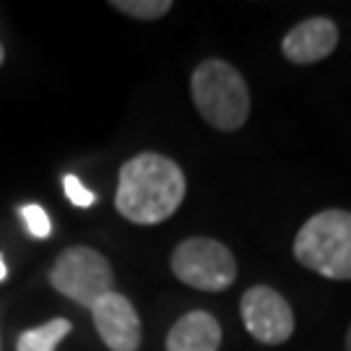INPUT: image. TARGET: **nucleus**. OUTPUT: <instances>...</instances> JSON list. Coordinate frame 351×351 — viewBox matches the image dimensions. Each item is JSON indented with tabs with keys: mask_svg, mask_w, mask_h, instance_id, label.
Returning <instances> with one entry per match:
<instances>
[{
	"mask_svg": "<svg viewBox=\"0 0 351 351\" xmlns=\"http://www.w3.org/2000/svg\"><path fill=\"white\" fill-rule=\"evenodd\" d=\"M185 175L169 156L143 151L128 159L117 177L114 208L133 224H162L185 198Z\"/></svg>",
	"mask_w": 351,
	"mask_h": 351,
	"instance_id": "obj_1",
	"label": "nucleus"
},
{
	"mask_svg": "<svg viewBox=\"0 0 351 351\" xmlns=\"http://www.w3.org/2000/svg\"><path fill=\"white\" fill-rule=\"evenodd\" d=\"M294 258L333 281H351V213L341 208L310 216L294 239Z\"/></svg>",
	"mask_w": 351,
	"mask_h": 351,
	"instance_id": "obj_2",
	"label": "nucleus"
},
{
	"mask_svg": "<svg viewBox=\"0 0 351 351\" xmlns=\"http://www.w3.org/2000/svg\"><path fill=\"white\" fill-rule=\"evenodd\" d=\"M193 101L201 117L216 130H237L250 114V91L234 65L203 60L190 78Z\"/></svg>",
	"mask_w": 351,
	"mask_h": 351,
	"instance_id": "obj_3",
	"label": "nucleus"
},
{
	"mask_svg": "<svg viewBox=\"0 0 351 351\" xmlns=\"http://www.w3.org/2000/svg\"><path fill=\"white\" fill-rule=\"evenodd\" d=\"M50 284L81 307H94V302L112 291L114 274L110 261L86 245H75L58 255L50 268Z\"/></svg>",
	"mask_w": 351,
	"mask_h": 351,
	"instance_id": "obj_4",
	"label": "nucleus"
},
{
	"mask_svg": "<svg viewBox=\"0 0 351 351\" xmlns=\"http://www.w3.org/2000/svg\"><path fill=\"white\" fill-rule=\"evenodd\" d=\"M169 263L172 274L182 284L201 291H224L237 276V263L229 247L208 237H190L180 242Z\"/></svg>",
	"mask_w": 351,
	"mask_h": 351,
	"instance_id": "obj_5",
	"label": "nucleus"
},
{
	"mask_svg": "<svg viewBox=\"0 0 351 351\" xmlns=\"http://www.w3.org/2000/svg\"><path fill=\"white\" fill-rule=\"evenodd\" d=\"M242 323L252 339L265 346H278L294 333V313L289 302L271 287H252L239 302Z\"/></svg>",
	"mask_w": 351,
	"mask_h": 351,
	"instance_id": "obj_6",
	"label": "nucleus"
},
{
	"mask_svg": "<svg viewBox=\"0 0 351 351\" xmlns=\"http://www.w3.org/2000/svg\"><path fill=\"white\" fill-rule=\"evenodd\" d=\"M91 320L101 343L110 351H138L141 346V317L133 302L110 291L91 307Z\"/></svg>",
	"mask_w": 351,
	"mask_h": 351,
	"instance_id": "obj_7",
	"label": "nucleus"
},
{
	"mask_svg": "<svg viewBox=\"0 0 351 351\" xmlns=\"http://www.w3.org/2000/svg\"><path fill=\"white\" fill-rule=\"evenodd\" d=\"M339 45V29L326 16H315L297 24L281 42L284 58L297 65H313L326 60Z\"/></svg>",
	"mask_w": 351,
	"mask_h": 351,
	"instance_id": "obj_8",
	"label": "nucleus"
},
{
	"mask_svg": "<svg viewBox=\"0 0 351 351\" xmlns=\"http://www.w3.org/2000/svg\"><path fill=\"white\" fill-rule=\"evenodd\" d=\"M221 326L211 313H185L167 333V351H219Z\"/></svg>",
	"mask_w": 351,
	"mask_h": 351,
	"instance_id": "obj_9",
	"label": "nucleus"
},
{
	"mask_svg": "<svg viewBox=\"0 0 351 351\" xmlns=\"http://www.w3.org/2000/svg\"><path fill=\"white\" fill-rule=\"evenodd\" d=\"M73 323L65 317H52L45 326L29 328L16 341V351H55L58 343L71 333Z\"/></svg>",
	"mask_w": 351,
	"mask_h": 351,
	"instance_id": "obj_10",
	"label": "nucleus"
},
{
	"mask_svg": "<svg viewBox=\"0 0 351 351\" xmlns=\"http://www.w3.org/2000/svg\"><path fill=\"white\" fill-rule=\"evenodd\" d=\"M110 5L138 21H156L172 11V0H112Z\"/></svg>",
	"mask_w": 351,
	"mask_h": 351,
	"instance_id": "obj_11",
	"label": "nucleus"
},
{
	"mask_svg": "<svg viewBox=\"0 0 351 351\" xmlns=\"http://www.w3.org/2000/svg\"><path fill=\"white\" fill-rule=\"evenodd\" d=\"M21 219H24L26 229H29V234L37 239H47L52 232V224H50V216L47 211L37 206V203H26L21 206Z\"/></svg>",
	"mask_w": 351,
	"mask_h": 351,
	"instance_id": "obj_12",
	"label": "nucleus"
},
{
	"mask_svg": "<svg viewBox=\"0 0 351 351\" xmlns=\"http://www.w3.org/2000/svg\"><path fill=\"white\" fill-rule=\"evenodd\" d=\"M63 188H65L68 201L73 203V206H78V208H88V206H94V201H97V195H94L75 175L63 177Z\"/></svg>",
	"mask_w": 351,
	"mask_h": 351,
	"instance_id": "obj_13",
	"label": "nucleus"
},
{
	"mask_svg": "<svg viewBox=\"0 0 351 351\" xmlns=\"http://www.w3.org/2000/svg\"><path fill=\"white\" fill-rule=\"evenodd\" d=\"M5 276H8V268H5V261H3V255H0V284L5 281Z\"/></svg>",
	"mask_w": 351,
	"mask_h": 351,
	"instance_id": "obj_14",
	"label": "nucleus"
},
{
	"mask_svg": "<svg viewBox=\"0 0 351 351\" xmlns=\"http://www.w3.org/2000/svg\"><path fill=\"white\" fill-rule=\"evenodd\" d=\"M346 351H351V328H349V333H346Z\"/></svg>",
	"mask_w": 351,
	"mask_h": 351,
	"instance_id": "obj_15",
	"label": "nucleus"
},
{
	"mask_svg": "<svg viewBox=\"0 0 351 351\" xmlns=\"http://www.w3.org/2000/svg\"><path fill=\"white\" fill-rule=\"evenodd\" d=\"M3 60H5V50H3V45H0V65H3Z\"/></svg>",
	"mask_w": 351,
	"mask_h": 351,
	"instance_id": "obj_16",
	"label": "nucleus"
}]
</instances>
